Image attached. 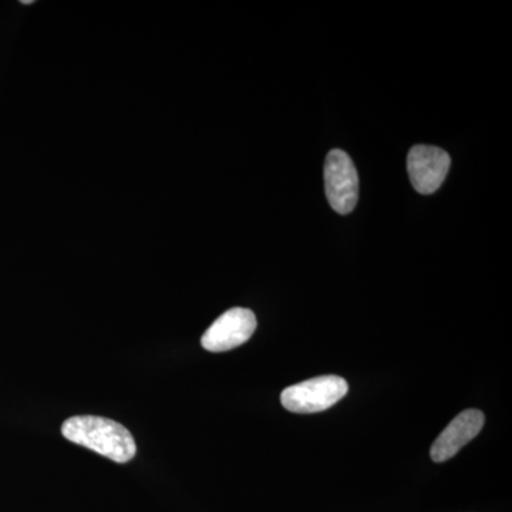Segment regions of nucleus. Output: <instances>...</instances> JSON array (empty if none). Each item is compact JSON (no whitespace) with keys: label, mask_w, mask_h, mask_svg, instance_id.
<instances>
[{"label":"nucleus","mask_w":512,"mask_h":512,"mask_svg":"<svg viewBox=\"0 0 512 512\" xmlns=\"http://www.w3.org/2000/svg\"><path fill=\"white\" fill-rule=\"evenodd\" d=\"M62 434L72 443L90 448L116 463H128L137 453L133 434L123 424L106 417H70L63 423Z\"/></svg>","instance_id":"f257e3e1"},{"label":"nucleus","mask_w":512,"mask_h":512,"mask_svg":"<svg viewBox=\"0 0 512 512\" xmlns=\"http://www.w3.org/2000/svg\"><path fill=\"white\" fill-rule=\"evenodd\" d=\"M325 188L333 210L342 215L355 210L359 200V175L345 151L332 150L326 157Z\"/></svg>","instance_id":"7ed1b4c3"},{"label":"nucleus","mask_w":512,"mask_h":512,"mask_svg":"<svg viewBox=\"0 0 512 512\" xmlns=\"http://www.w3.org/2000/svg\"><path fill=\"white\" fill-rule=\"evenodd\" d=\"M349 392V384L339 376H320L285 389L282 406L292 413L311 414L335 406Z\"/></svg>","instance_id":"f03ea898"},{"label":"nucleus","mask_w":512,"mask_h":512,"mask_svg":"<svg viewBox=\"0 0 512 512\" xmlns=\"http://www.w3.org/2000/svg\"><path fill=\"white\" fill-rule=\"evenodd\" d=\"M255 330L254 312L245 308L229 309L204 333L201 345L208 352H228L248 342Z\"/></svg>","instance_id":"20e7f679"},{"label":"nucleus","mask_w":512,"mask_h":512,"mask_svg":"<svg viewBox=\"0 0 512 512\" xmlns=\"http://www.w3.org/2000/svg\"><path fill=\"white\" fill-rule=\"evenodd\" d=\"M22 3H23V5H32V3H35V2H33V0H22Z\"/></svg>","instance_id":"0eeeda50"},{"label":"nucleus","mask_w":512,"mask_h":512,"mask_svg":"<svg viewBox=\"0 0 512 512\" xmlns=\"http://www.w3.org/2000/svg\"><path fill=\"white\" fill-rule=\"evenodd\" d=\"M451 158L446 151L434 146H414L407 157V171L414 190L429 195L446 180Z\"/></svg>","instance_id":"39448f33"},{"label":"nucleus","mask_w":512,"mask_h":512,"mask_svg":"<svg viewBox=\"0 0 512 512\" xmlns=\"http://www.w3.org/2000/svg\"><path fill=\"white\" fill-rule=\"evenodd\" d=\"M484 421V414L480 410L470 409L458 414L431 446L430 454L434 463H444L456 456L461 448L476 439L484 427Z\"/></svg>","instance_id":"423d86ee"}]
</instances>
